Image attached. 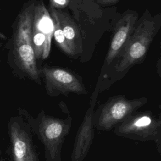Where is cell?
<instances>
[{"instance_id":"obj_5","label":"cell","mask_w":161,"mask_h":161,"mask_svg":"<svg viewBox=\"0 0 161 161\" xmlns=\"http://www.w3.org/2000/svg\"><path fill=\"white\" fill-rule=\"evenodd\" d=\"M145 97L128 99L118 96L110 99L94 114V127L99 130H108L120 122H123L140 107L147 103Z\"/></svg>"},{"instance_id":"obj_3","label":"cell","mask_w":161,"mask_h":161,"mask_svg":"<svg viewBox=\"0 0 161 161\" xmlns=\"http://www.w3.org/2000/svg\"><path fill=\"white\" fill-rule=\"evenodd\" d=\"M35 6L26 8L19 15L13 42V52L20 69L31 79L39 81V72L32 41Z\"/></svg>"},{"instance_id":"obj_2","label":"cell","mask_w":161,"mask_h":161,"mask_svg":"<svg viewBox=\"0 0 161 161\" xmlns=\"http://www.w3.org/2000/svg\"><path fill=\"white\" fill-rule=\"evenodd\" d=\"M161 27V13L153 16L147 10L138 19L133 32L119 54L114 65L118 75L126 72L133 65L142 63Z\"/></svg>"},{"instance_id":"obj_9","label":"cell","mask_w":161,"mask_h":161,"mask_svg":"<svg viewBox=\"0 0 161 161\" xmlns=\"http://www.w3.org/2000/svg\"><path fill=\"white\" fill-rule=\"evenodd\" d=\"M138 21V13L133 10L125 11L118 19L108 51L104 66L108 67L117 60Z\"/></svg>"},{"instance_id":"obj_11","label":"cell","mask_w":161,"mask_h":161,"mask_svg":"<svg viewBox=\"0 0 161 161\" xmlns=\"http://www.w3.org/2000/svg\"><path fill=\"white\" fill-rule=\"evenodd\" d=\"M56 12L65 36L70 47L74 53L82 51V40L79 30L69 15L60 10L56 9Z\"/></svg>"},{"instance_id":"obj_15","label":"cell","mask_w":161,"mask_h":161,"mask_svg":"<svg viewBox=\"0 0 161 161\" xmlns=\"http://www.w3.org/2000/svg\"><path fill=\"white\" fill-rule=\"evenodd\" d=\"M0 161H7V160L4 158H0Z\"/></svg>"},{"instance_id":"obj_4","label":"cell","mask_w":161,"mask_h":161,"mask_svg":"<svg viewBox=\"0 0 161 161\" xmlns=\"http://www.w3.org/2000/svg\"><path fill=\"white\" fill-rule=\"evenodd\" d=\"M11 161H40L33 140V132L25 118L11 117L8 124Z\"/></svg>"},{"instance_id":"obj_17","label":"cell","mask_w":161,"mask_h":161,"mask_svg":"<svg viewBox=\"0 0 161 161\" xmlns=\"http://www.w3.org/2000/svg\"><path fill=\"white\" fill-rule=\"evenodd\" d=\"M160 48H161V42H160Z\"/></svg>"},{"instance_id":"obj_8","label":"cell","mask_w":161,"mask_h":161,"mask_svg":"<svg viewBox=\"0 0 161 161\" xmlns=\"http://www.w3.org/2000/svg\"><path fill=\"white\" fill-rule=\"evenodd\" d=\"M98 92L99 85L97 84L92 96L89 107L77 131L71 153L70 161H84L92 143L94 136V109Z\"/></svg>"},{"instance_id":"obj_6","label":"cell","mask_w":161,"mask_h":161,"mask_svg":"<svg viewBox=\"0 0 161 161\" xmlns=\"http://www.w3.org/2000/svg\"><path fill=\"white\" fill-rule=\"evenodd\" d=\"M53 35L52 17L42 3L38 4L34 8L32 25V41L36 58H47Z\"/></svg>"},{"instance_id":"obj_10","label":"cell","mask_w":161,"mask_h":161,"mask_svg":"<svg viewBox=\"0 0 161 161\" xmlns=\"http://www.w3.org/2000/svg\"><path fill=\"white\" fill-rule=\"evenodd\" d=\"M159 123L151 115L140 113L130 116L116 130L118 134L124 136H136L142 138L154 137L157 133Z\"/></svg>"},{"instance_id":"obj_18","label":"cell","mask_w":161,"mask_h":161,"mask_svg":"<svg viewBox=\"0 0 161 161\" xmlns=\"http://www.w3.org/2000/svg\"><path fill=\"white\" fill-rule=\"evenodd\" d=\"M160 125H161V123H160Z\"/></svg>"},{"instance_id":"obj_12","label":"cell","mask_w":161,"mask_h":161,"mask_svg":"<svg viewBox=\"0 0 161 161\" xmlns=\"http://www.w3.org/2000/svg\"><path fill=\"white\" fill-rule=\"evenodd\" d=\"M50 12H51V17H52L53 24V36L57 43L58 45V46L65 53L70 55H74L75 54L74 52L72 51V50L70 47L64 35L59 19L56 12V9L53 8V7H51Z\"/></svg>"},{"instance_id":"obj_7","label":"cell","mask_w":161,"mask_h":161,"mask_svg":"<svg viewBox=\"0 0 161 161\" xmlns=\"http://www.w3.org/2000/svg\"><path fill=\"white\" fill-rule=\"evenodd\" d=\"M42 72L45 79L47 93L52 96L67 95L70 92L79 94L86 92L84 86L77 77L65 69L45 67Z\"/></svg>"},{"instance_id":"obj_16","label":"cell","mask_w":161,"mask_h":161,"mask_svg":"<svg viewBox=\"0 0 161 161\" xmlns=\"http://www.w3.org/2000/svg\"><path fill=\"white\" fill-rule=\"evenodd\" d=\"M1 154H2V152H1V150L0 149V156L1 155Z\"/></svg>"},{"instance_id":"obj_13","label":"cell","mask_w":161,"mask_h":161,"mask_svg":"<svg viewBox=\"0 0 161 161\" xmlns=\"http://www.w3.org/2000/svg\"><path fill=\"white\" fill-rule=\"evenodd\" d=\"M67 0H52V2L58 6H63L67 3Z\"/></svg>"},{"instance_id":"obj_14","label":"cell","mask_w":161,"mask_h":161,"mask_svg":"<svg viewBox=\"0 0 161 161\" xmlns=\"http://www.w3.org/2000/svg\"><path fill=\"white\" fill-rule=\"evenodd\" d=\"M102 2L107 4H113L116 3L119 0H101Z\"/></svg>"},{"instance_id":"obj_1","label":"cell","mask_w":161,"mask_h":161,"mask_svg":"<svg viewBox=\"0 0 161 161\" xmlns=\"http://www.w3.org/2000/svg\"><path fill=\"white\" fill-rule=\"evenodd\" d=\"M28 122L31 131L43 146L46 161H62V149L66 136L72 126V118H57L42 110L36 118L32 117L25 111H19Z\"/></svg>"}]
</instances>
